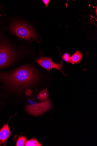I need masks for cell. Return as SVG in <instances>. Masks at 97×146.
I'll return each instance as SVG.
<instances>
[{
    "label": "cell",
    "mask_w": 97,
    "mask_h": 146,
    "mask_svg": "<svg viewBox=\"0 0 97 146\" xmlns=\"http://www.w3.org/2000/svg\"><path fill=\"white\" fill-rule=\"evenodd\" d=\"M39 76L32 66L25 65L16 70L0 73V80L14 88L31 87L38 82Z\"/></svg>",
    "instance_id": "cell-1"
},
{
    "label": "cell",
    "mask_w": 97,
    "mask_h": 146,
    "mask_svg": "<svg viewBox=\"0 0 97 146\" xmlns=\"http://www.w3.org/2000/svg\"><path fill=\"white\" fill-rule=\"evenodd\" d=\"M9 29L17 36L24 40L37 38V34L31 26L20 21H13Z\"/></svg>",
    "instance_id": "cell-2"
},
{
    "label": "cell",
    "mask_w": 97,
    "mask_h": 146,
    "mask_svg": "<svg viewBox=\"0 0 97 146\" xmlns=\"http://www.w3.org/2000/svg\"><path fill=\"white\" fill-rule=\"evenodd\" d=\"M15 58V52L10 45L5 41L0 42V69L11 65Z\"/></svg>",
    "instance_id": "cell-3"
},
{
    "label": "cell",
    "mask_w": 97,
    "mask_h": 146,
    "mask_svg": "<svg viewBox=\"0 0 97 146\" xmlns=\"http://www.w3.org/2000/svg\"><path fill=\"white\" fill-rule=\"evenodd\" d=\"M52 107L51 100L49 99L34 104L26 106V111L30 115L37 117L42 115L44 113L49 110Z\"/></svg>",
    "instance_id": "cell-4"
},
{
    "label": "cell",
    "mask_w": 97,
    "mask_h": 146,
    "mask_svg": "<svg viewBox=\"0 0 97 146\" xmlns=\"http://www.w3.org/2000/svg\"><path fill=\"white\" fill-rule=\"evenodd\" d=\"M36 62L43 68L48 71L53 69L58 70L63 73L61 70L63 67V61L59 64L53 62L51 57H41L37 59Z\"/></svg>",
    "instance_id": "cell-5"
},
{
    "label": "cell",
    "mask_w": 97,
    "mask_h": 146,
    "mask_svg": "<svg viewBox=\"0 0 97 146\" xmlns=\"http://www.w3.org/2000/svg\"><path fill=\"white\" fill-rule=\"evenodd\" d=\"M11 133L8 123L6 125L4 124L2 128L0 129V146L3 144L4 146L6 145L7 140Z\"/></svg>",
    "instance_id": "cell-6"
},
{
    "label": "cell",
    "mask_w": 97,
    "mask_h": 146,
    "mask_svg": "<svg viewBox=\"0 0 97 146\" xmlns=\"http://www.w3.org/2000/svg\"><path fill=\"white\" fill-rule=\"evenodd\" d=\"M83 57L82 54L79 50H77L71 58L69 63L73 64H77L81 60Z\"/></svg>",
    "instance_id": "cell-7"
},
{
    "label": "cell",
    "mask_w": 97,
    "mask_h": 146,
    "mask_svg": "<svg viewBox=\"0 0 97 146\" xmlns=\"http://www.w3.org/2000/svg\"><path fill=\"white\" fill-rule=\"evenodd\" d=\"M49 96L48 91L46 89H45L39 93L38 96L39 100L43 101L47 99Z\"/></svg>",
    "instance_id": "cell-8"
},
{
    "label": "cell",
    "mask_w": 97,
    "mask_h": 146,
    "mask_svg": "<svg viewBox=\"0 0 97 146\" xmlns=\"http://www.w3.org/2000/svg\"><path fill=\"white\" fill-rule=\"evenodd\" d=\"M26 146H41V145L39 143L37 140L35 139H32L26 142Z\"/></svg>",
    "instance_id": "cell-9"
},
{
    "label": "cell",
    "mask_w": 97,
    "mask_h": 146,
    "mask_svg": "<svg viewBox=\"0 0 97 146\" xmlns=\"http://www.w3.org/2000/svg\"><path fill=\"white\" fill-rule=\"evenodd\" d=\"M27 139L24 136L20 137L18 139L16 143L17 146H25Z\"/></svg>",
    "instance_id": "cell-10"
},
{
    "label": "cell",
    "mask_w": 97,
    "mask_h": 146,
    "mask_svg": "<svg viewBox=\"0 0 97 146\" xmlns=\"http://www.w3.org/2000/svg\"><path fill=\"white\" fill-rule=\"evenodd\" d=\"M71 57L68 53H66L62 57L63 59L65 61L69 62L71 59Z\"/></svg>",
    "instance_id": "cell-11"
},
{
    "label": "cell",
    "mask_w": 97,
    "mask_h": 146,
    "mask_svg": "<svg viewBox=\"0 0 97 146\" xmlns=\"http://www.w3.org/2000/svg\"><path fill=\"white\" fill-rule=\"evenodd\" d=\"M42 1L44 4H45L46 7H47L48 6V4L50 1H49V0H43Z\"/></svg>",
    "instance_id": "cell-12"
},
{
    "label": "cell",
    "mask_w": 97,
    "mask_h": 146,
    "mask_svg": "<svg viewBox=\"0 0 97 146\" xmlns=\"http://www.w3.org/2000/svg\"><path fill=\"white\" fill-rule=\"evenodd\" d=\"M96 15H97V7H96Z\"/></svg>",
    "instance_id": "cell-13"
}]
</instances>
